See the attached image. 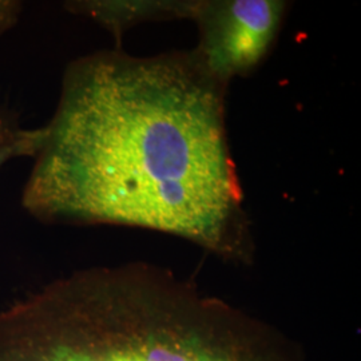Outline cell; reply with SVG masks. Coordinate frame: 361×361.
Here are the masks:
<instances>
[{"mask_svg": "<svg viewBox=\"0 0 361 361\" xmlns=\"http://www.w3.org/2000/svg\"><path fill=\"white\" fill-rule=\"evenodd\" d=\"M43 142V126L23 128L19 116L0 104V170L15 158H35Z\"/></svg>", "mask_w": 361, "mask_h": 361, "instance_id": "5b68a950", "label": "cell"}, {"mask_svg": "<svg viewBox=\"0 0 361 361\" xmlns=\"http://www.w3.org/2000/svg\"><path fill=\"white\" fill-rule=\"evenodd\" d=\"M194 1H67L68 13L90 18L113 34L116 47L130 27L147 20L190 19Z\"/></svg>", "mask_w": 361, "mask_h": 361, "instance_id": "277c9868", "label": "cell"}, {"mask_svg": "<svg viewBox=\"0 0 361 361\" xmlns=\"http://www.w3.org/2000/svg\"><path fill=\"white\" fill-rule=\"evenodd\" d=\"M228 86L193 50L134 56L116 47L71 61L22 207L43 224L168 233L250 265Z\"/></svg>", "mask_w": 361, "mask_h": 361, "instance_id": "6da1fadb", "label": "cell"}, {"mask_svg": "<svg viewBox=\"0 0 361 361\" xmlns=\"http://www.w3.org/2000/svg\"><path fill=\"white\" fill-rule=\"evenodd\" d=\"M0 361H307L289 336L164 267L73 271L0 308Z\"/></svg>", "mask_w": 361, "mask_h": 361, "instance_id": "7a4b0ae2", "label": "cell"}, {"mask_svg": "<svg viewBox=\"0 0 361 361\" xmlns=\"http://www.w3.org/2000/svg\"><path fill=\"white\" fill-rule=\"evenodd\" d=\"M23 3L18 0H0V37L18 25Z\"/></svg>", "mask_w": 361, "mask_h": 361, "instance_id": "8992f818", "label": "cell"}, {"mask_svg": "<svg viewBox=\"0 0 361 361\" xmlns=\"http://www.w3.org/2000/svg\"><path fill=\"white\" fill-rule=\"evenodd\" d=\"M286 10L279 0H197L190 15L200 34L194 55L228 85L247 77L269 55Z\"/></svg>", "mask_w": 361, "mask_h": 361, "instance_id": "3957f363", "label": "cell"}]
</instances>
